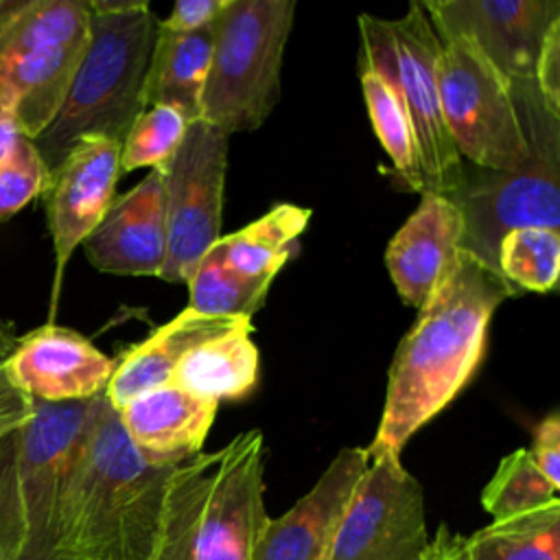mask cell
Instances as JSON below:
<instances>
[{
	"mask_svg": "<svg viewBox=\"0 0 560 560\" xmlns=\"http://www.w3.org/2000/svg\"><path fill=\"white\" fill-rule=\"evenodd\" d=\"M273 278H249L232 269L214 243L188 278V308L203 315L252 317L269 291Z\"/></svg>",
	"mask_w": 560,
	"mask_h": 560,
	"instance_id": "obj_26",
	"label": "cell"
},
{
	"mask_svg": "<svg viewBox=\"0 0 560 560\" xmlns=\"http://www.w3.org/2000/svg\"><path fill=\"white\" fill-rule=\"evenodd\" d=\"M534 83L547 107L560 116V20L545 35L534 68Z\"/></svg>",
	"mask_w": 560,
	"mask_h": 560,
	"instance_id": "obj_33",
	"label": "cell"
},
{
	"mask_svg": "<svg viewBox=\"0 0 560 560\" xmlns=\"http://www.w3.org/2000/svg\"><path fill=\"white\" fill-rule=\"evenodd\" d=\"M422 560H468L466 536L451 532L448 525H440L438 534L429 540Z\"/></svg>",
	"mask_w": 560,
	"mask_h": 560,
	"instance_id": "obj_36",
	"label": "cell"
},
{
	"mask_svg": "<svg viewBox=\"0 0 560 560\" xmlns=\"http://www.w3.org/2000/svg\"><path fill=\"white\" fill-rule=\"evenodd\" d=\"M556 499L558 488H553L540 472L529 448H516L505 455L481 492V505L492 521L538 510Z\"/></svg>",
	"mask_w": 560,
	"mask_h": 560,
	"instance_id": "obj_28",
	"label": "cell"
},
{
	"mask_svg": "<svg viewBox=\"0 0 560 560\" xmlns=\"http://www.w3.org/2000/svg\"><path fill=\"white\" fill-rule=\"evenodd\" d=\"M464 219L451 197L422 192L416 212L385 249V265L405 304L420 308L455 267Z\"/></svg>",
	"mask_w": 560,
	"mask_h": 560,
	"instance_id": "obj_18",
	"label": "cell"
},
{
	"mask_svg": "<svg viewBox=\"0 0 560 560\" xmlns=\"http://www.w3.org/2000/svg\"><path fill=\"white\" fill-rule=\"evenodd\" d=\"M20 138L22 131L15 114V103L9 96L0 94V162L9 158Z\"/></svg>",
	"mask_w": 560,
	"mask_h": 560,
	"instance_id": "obj_37",
	"label": "cell"
},
{
	"mask_svg": "<svg viewBox=\"0 0 560 560\" xmlns=\"http://www.w3.org/2000/svg\"><path fill=\"white\" fill-rule=\"evenodd\" d=\"M529 453L536 466L540 468V472L547 477V481L553 488H560V413L558 411L547 413L538 422Z\"/></svg>",
	"mask_w": 560,
	"mask_h": 560,
	"instance_id": "obj_34",
	"label": "cell"
},
{
	"mask_svg": "<svg viewBox=\"0 0 560 560\" xmlns=\"http://www.w3.org/2000/svg\"><path fill=\"white\" fill-rule=\"evenodd\" d=\"M435 35H459L510 81L534 79L558 0H431L422 2Z\"/></svg>",
	"mask_w": 560,
	"mask_h": 560,
	"instance_id": "obj_14",
	"label": "cell"
},
{
	"mask_svg": "<svg viewBox=\"0 0 560 560\" xmlns=\"http://www.w3.org/2000/svg\"><path fill=\"white\" fill-rule=\"evenodd\" d=\"M361 90L365 98V107L372 120V127L381 140V147L392 158L394 168L405 179V184L416 190L424 192V177L420 168L418 144L413 136V127L407 114V107L389 79L376 72L370 66L359 68Z\"/></svg>",
	"mask_w": 560,
	"mask_h": 560,
	"instance_id": "obj_25",
	"label": "cell"
},
{
	"mask_svg": "<svg viewBox=\"0 0 560 560\" xmlns=\"http://www.w3.org/2000/svg\"><path fill=\"white\" fill-rule=\"evenodd\" d=\"M468 560H560V499L466 536Z\"/></svg>",
	"mask_w": 560,
	"mask_h": 560,
	"instance_id": "obj_24",
	"label": "cell"
},
{
	"mask_svg": "<svg viewBox=\"0 0 560 560\" xmlns=\"http://www.w3.org/2000/svg\"><path fill=\"white\" fill-rule=\"evenodd\" d=\"M188 125L190 122L173 107H144L122 140L120 173L164 164L179 147Z\"/></svg>",
	"mask_w": 560,
	"mask_h": 560,
	"instance_id": "obj_29",
	"label": "cell"
},
{
	"mask_svg": "<svg viewBox=\"0 0 560 560\" xmlns=\"http://www.w3.org/2000/svg\"><path fill=\"white\" fill-rule=\"evenodd\" d=\"M94 398L33 400L31 420L18 431V479L24 510L20 560H55L61 510L79 459Z\"/></svg>",
	"mask_w": 560,
	"mask_h": 560,
	"instance_id": "obj_11",
	"label": "cell"
},
{
	"mask_svg": "<svg viewBox=\"0 0 560 560\" xmlns=\"http://www.w3.org/2000/svg\"><path fill=\"white\" fill-rule=\"evenodd\" d=\"M217 400L162 385L136 396L118 411L131 444L153 464H182L197 453L212 429Z\"/></svg>",
	"mask_w": 560,
	"mask_h": 560,
	"instance_id": "obj_19",
	"label": "cell"
},
{
	"mask_svg": "<svg viewBox=\"0 0 560 560\" xmlns=\"http://www.w3.org/2000/svg\"><path fill=\"white\" fill-rule=\"evenodd\" d=\"M424 494L398 455H370L341 516L330 560H422Z\"/></svg>",
	"mask_w": 560,
	"mask_h": 560,
	"instance_id": "obj_12",
	"label": "cell"
},
{
	"mask_svg": "<svg viewBox=\"0 0 560 560\" xmlns=\"http://www.w3.org/2000/svg\"><path fill=\"white\" fill-rule=\"evenodd\" d=\"M175 466L142 457L105 389L96 394L63 501L55 560H155Z\"/></svg>",
	"mask_w": 560,
	"mask_h": 560,
	"instance_id": "obj_2",
	"label": "cell"
},
{
	"mask_svg": "<svg viewBox=\"0 0 560 560\" xmlns=\"http://www.w3.org/2000/svg\"><path fill=\"white\" fill-rule=\"evenodd\" d=\"M15 324L0 322V438L22 429L33 416V398L24 394L7 372V357L15 343Z\"/></svg>",
	"mask_w": 560,
	"mask_h": 560,
	"instance_id": "obj_32",
	"label": "cell"
},
{
	"mask_svg": "<svg viewBox=\"0 0 560 560\" xmlns=\"http://www.w3.org/2000/svg\"><path fill=\"white\" fill-rule=\"evenodd\" d=\"M293 0H228L214 22L201 118L228 136L258 129L280 98Z\"/></svg>",
	"mask_w": 560,
	"mask_h": 560,
	"instance_id": "obj_7",
	"label": "cell"
},
{
	"mask_svg": "<svg viewBox=\"0 0 560 560\" xmlns=\"http://www.w3.org/2000/svg\"><path fill=\"white\" fill-rule=\"evenodd\" d=\"M120 142L105 136H85L48 173L42 195L46 199V221L55 252L50 315L55 313L70 256L94 232L114 201L120 175Z\"/></svg>",
	"mask_w": 560,
	"mask_h": 560,
	"instance_id": "obj_13",
	"label": "cell"
},
{
	"mask_svg": "<svg viewBox=\"0 0 560 560\" xmlns=\"http://www.w3.org/2000/svg\"><path fill=\"white\" fill-rule=\"evenodd\" d=\"M510 94L529 147L510 171L464 162L453 203L464 219L459 249L497 271L499 241L514 228H560V116L542 101L534 79H510ZM499 273V271H497Z\"/></svg>",
	"mask_w": 560,
	"mask_h": 560,
	"instance_id": "obj_5",
	"label": "cell"
},
{
	"mask_svg": "<svg viewBox=\"0 0 560 560\" xmlns=\"http://www.w3.org/2000/svg\"><path fill=\"white\" fill-rule=\"evenodd\" d=\"M497 271L516 291H551L560 273V232L553 228H514L497 247Z\"/></svg>",
	"mask_w": 560,
	"mask_h": 560,
	"instance_id": "obj_27",
	"label": "cell"
},
{
	"mask_svg": "<svg viewBox=\"0 0 560 560\" xmlns=\"http://www.w3.org/2000/svg\"><path fill=\"white\" fill-rule=\"evenodd\" d=\"M92 267L118 276H160L166 256L164 188L158 168L116 197L83 241Z\"/></svg>",
	"mask_w": 560,
	"mask_h": 560,
	"instance_id": "obj_17",
	"label": "cell"
},
{
	"mask_svg": "<svg viewBox=\"0 0 560 560\" xmlns=\"http://www.w3.org/2000/svg\"><path fill=\"white\" fill-rule=\"evenodd\" d=\"M438 94L459 158L492 171L521 166L529 147L508 79L466 37L438 35Z\"/></svg>",
	"mask_w": 560,
	"mask_h": 560,
	"instance_id": "obj_9",
	"label": "cell"
},
{
	"mask_svg": "<svg viewBox=\"0 0 560 560\" xmlns=\"http://www.w3.org/2000/svg\"><path fill=\"white\" fill-rule=\"evenodd\" d=\"M230 136L206 120L188 125L175 153L160 166L164 188V282H188L206 252L221 238Z\"/></svg>",
	"mask_w": 560,
	"mask_h": 560,
	"instance_id": "obj_10",
	"label": "cell"
},
{
	"mask_svg": "<svg viewBox=\"0 0 560 560\" xmlns=\"http://www.w3.org/2000/svg\"><path fill=\"white\" fill-rule=\"evenodd\" d=\"M7 372L33 400L74 402L107 387L114 361L81 332L48 322L15 339Z\"/></svg>",
	"mask_w": 560,
	"mask_h": 560,
	"instance_id": "obj_16",
	"label": "cell"
},
{
	"mask_svg": "<svg viewBox=\"0 0 560 560\" xmlns=\"http://www.w3.org/2000/svg\"><path fill=\"white\" fill-rule=\"evenodd\" d=\"M90 39L50 125L33 140L48 173L85 136L122 144L144 109L142 88L158 20L144 0H88Z\"/></svg>",
	"mask_w": 560,
	"mask_h": 560,
	"instance_id": "obj_4",
	"label": "cell"
},
{
	"mask_svg": "<svg viewBox=\"0 0 560 560\" xmlns=\"http://www.w3.org/2000/svg\"><path fill=\"white\" fill-rule=\"evenodd\" d=\"M365 466L368 448H341L291 510L265 521L252 560H330L341 516Z\"/></svg>",
	"mask_w": 560,
	"mask_h": 560,
	"instance_id": "obj_15",
	"label": "cell"
},
{
	"mask_svg": "<svg viewBox=\"0 0 560 560\" xmlns=\"http://www.w3.org/2000/svg\"><path fill=\"white\" fill-rule=\"evenodd\" d=\"M243 328H254L252 317L203 315L184 308L168 324L153 330L144 341L114 361V372L105 387L107 400L114 409H120L136 396L168 385L173 370L188 352L214 337Z\"/></svg>",
	"mask_w": 560,
	"mask_h": 560,
	"instance_id": "obj_20",
	"label": "cell"
},
{
	"mask_svg": "<svg viewBox=\"0 0 560 560\" xmlns=\"http://www.w3.org/2000/svg\"><path fill=\"white\" fill-rule=\"evenodd\" d=\"M516 293L497 271L459 249L455 267L398 343L370 455L400 457L409 438L464 389L483 359L494 311Z\"/></svg>",
	"mask_w": 560,
	"mask_h": 560,
	"instance_id": "obj_1",
	"label": "cell"
},
{
	"mask_svg": "<svg viewBox=\"0 0 560 560\" xmlns=\"http://www.w3.org/2000/svg\"><path fill=\"white\" fill-rule=\"evenodd\" d=\"M311 210L295 203H278L254 223L221 236L217 245L225 262L249 278H276L289 258L291 243L308 225Z\"/></svg>",
	"mask_w": 560,
	"mask_h": 560,
	"instance_id": "obj_23",
	"label": "cell"
},
{
	"mask_svg": "<svg viewBox=\"0 0 560 560\" xmlns=\"http://www.w3.org/2000/svg\"><path fill=\"white\" fill-rule=\"evenodd\" d=\"M254 328L214 337L188 352L171 374V385L208 400L243 398L258 381V348Z\"/></svg>",
	"mask_w": 560,
	"mask_h": 560,
	"instance_id": "obj_22",
	"label": "cell"
},
{
	"mask_svg": "<svg viewBox=\"0 0 560 560\" xmlns=\"http://www.w3.org/2000/svg\"><path fill=\"white\" fill-rule=\"evenodd\" d=\"M90 39L88 0H0V94L35 140L59 112Z\"/></svg>",
	"mask_w": 560,
	"mask_h": 560,
	"instance_id": "obj_6",
	"label": "cell"
},
{
	"mask_svg": "<svg viewBox=\"0 0 560 560\" xmlns=\"http://www.w3.org/2000/svg\"><path fill=\"white\" fill-rule=\"evenodd\" d=\"M18 431L0 438V560H20L26 534L18 479Z\"/></svg>",
	"mask_w": 560,
	"mask_h": 560,
	"instance_id": "obj_31",
	"label": "cell"
},
{
	"mask_svg": "<svg viewBox=\"0 0 560 560\" xmlns=\"http://www.w3.org/2000/svg\"><path fill=\"white\" fill-rule=\"evenodd\" d=\"M214 24L195 33H168L155 26L144 77V107H173L188 122L201 118V96L212 57Z\"/></svg>",
	"mask_w": 560,
	"mask_h": 560,
	"instance_id": "obj_21",
	"label": "cell"
},
{
	"mask_svg": "<svg viewBox=\"0 0 560 560\" xmlns=\"http://www.w3.org/2000/svg\"><path fill=\"white\" fill-rule=\"evenodd\" d=\"M267 518L265 438L249 429L173 468L155 560H252Z\"/></svg>",
	"mask_w": 560,
	"mask_h": 560,
	"instance_id": "obj_3",
	"label": "cell"
},
{
	"mask_svg": "<svg viewBox=\"0 0 560 560\" xmlns=\"http://www.w3.org/2000/svg\"><path fill=\"white\" fill-rule=\"evenodd\" d=\"M48 168L28 138H20L7 160L0 162V221L15 217L26 203L44 192Z\"/></svg>",
	"mask_w": 560,
	"mask_h": 560,
	"instance_id": "obj_30",
	"label": "cell"
},
{
	"mask_svg": "<svg viewBox=\"0 0 560 560\" xmlns=\"http://www.w3.org/2000/svg\"><path fill=\"white\" fill-rule=\"evenodd\" d=\"M361 63L374 68L398 90L418 144L424 192L453 195L462 182L464 160L446 129L435 59L440 39L422 2H411L398 20L359 15Z\"/></svg>",
	"mask_w": 560,
	"mask_h": 560,
	"instance_id": "obj_8",
	"label": "cell"
},
{
	"mask_svg": "<svg viewBox=\"0 0 560 560\" xmlns=\"http://www.w3.org/2000/svg\"><path fill=\"white\" fill-rule=\"evenodd\" d=\"M228 0H179L173 4L168 18L158 22V28L168 33H195L212 26Z\"/></svg>",
	"mask_w": 560,
	"mask_h": 560,
	"instance_id": "obj_35",
	"label": "cell"
}]
</instances>
